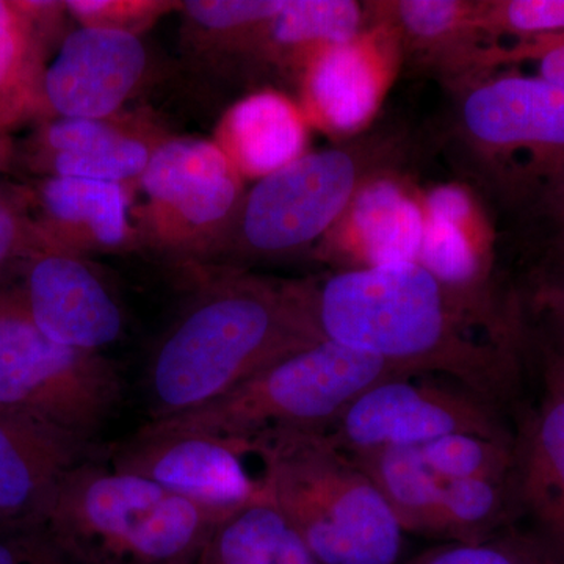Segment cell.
<instances>
[{"instance_id": "36", "label": "cell", "mask_w": 564, "mask_h": 564, "mask_svg": "<svg viewBox=\"0 0 564 564\" xmlns=\"http://www.w3.org/2000/svg\"><path fill=\"white\" fill-rule=\"evenodd\" d=\"M534 202L541 212L555 218L564 214V161L533 185Z\"/></svg>"}, {"instance_id": "38", "label": "cell", "mask_w": 564, "mask_h": 564, "mask_svg": "<svg viewBox=\"0 0 564 564\" xmlns=\"http://www.w3.org/2000/svg\"><path fill=\"white\" fill-rule=\"evenodd\" d=\"M549 303H551L552 310L558 314V317L564 323V278L554 291L549 293Z\"/></svg>"}, {"instance_id": "16", "label": "cell", "mask_w": 564, "mask_h": 564, "mask_svg": "<svg viewBox=\"0 0 564 564\" xmlns=\"http://www.w3.org/2000/svg\"><path fill=\"white\" fill-rule=\"evenodd\" d=\"M423 228L421 195L400 174L384 173L356 193L318 250L339 270L417 262Z\"/></svg>"}, {"instance_id": "18", "label": "cell", "mask_w": 564, "mask_h": 564, "mask_svg": "<svg viewBox=\"0 0 564 564\" xmlns=\"http://www.w3.org/2000/svg\"><path fill=\"white\" fill-rule=\"evenodd\" d=\"M366 6L369 24L380 22L397 33L403 58L454 84H469L485 74L489 46H481L486 39L477 25L475 0H389Z\"/></svg>"}, {"instance_id": "27", "label": "cell", "mask_w": 564, "mask_h": 564, "mask_svg": "<svg viewBox=\"0 0 564 564\" xmlns=\"http://www.w3.org/2000/svg\"><path fill=\"white\" fill-rule=\"evenodd\" d=\"M443 481L437 536L448 543H480L502 522L510 503V477Z\"/></svg>"}, {"instance_id": "30", "label": "cell", "mask_w": 564, "mask_h": 564, "mask_svg": "<svg viewBox=\"0 0 564 564\" xmlns=\"http://www.w3.org/2000/svg\"><path fill=\"white\" fill-rule=\"evenodd\" d=\"M285 0H191L184 3L188 20L206 32L229 35L250 46L262 25L276 17Z\"/></svg>"}, {"instance_id": "35", "label": "cell", "mask_w": 564, "mask_h": 564, "mask_svg": "<svg viewBox=\"0 0 564 564\" xmlns=\"http://www.w3.org/2000/svg\"><path fill=\"white\" fill-rule=\"evenodd\" d=\"M400 564H524L511 549L492 540L447 543Z\"/></svg>"}, {"instance_id": "1", "label": "cell", "mask_w": 564, "mask_h": 564, "mask_svg": "<svg viewBox=\"0 0 564 564\" xmlns=\"http://www.w3.org/2000/svg\"><path fill=\"white\" fill-rule=\"evenodd\" d=\"M306 285L323 339L403 372L448 378L489 400L502 388L503 345L491 299L454 291L417 262L337 270Z\"/></svg>"}, {"instance_id": "29", "label": "cell", "mask_w": 564, "mask_h": 564, "mask_svg": "<svg viewBox=\"0 0 564 564\" xmlns=\"http://www.w3.org/2000/svg\"><path fill=\"white\" fill-rule=\"evenodd\" d=\"M477 25L486 40L558 35L564 33V0H478Z\"/></svg>"}, {"instance_id": "12", "label": "cell", "mask_w": 564, "mask_h": 564, "mask_svg": "<svg viewBox=\"0 0 564 564\" xmlns=\"http://www.w3.org/2000/svg\"><path fill=\"white\" fill-rule=\"evenodd\" d=\"M402 62L399 36L380 22L315 52L296 76L304 117L329 135H358L377 117Z\"/></svg>"}, {"instance_id": "5", "label": "cell", "mask_w": 564, "mask_h": 564, "mask_svg": "<svg viewBox=\"0 0 564 564\" xmlns=\"http://www.w3.org/2000/svg\"><path fill=\"white\" fill-rule=\"evenodd\" d=\"M402 132L373 131L347 144L306 152L245 193L231 231L239 250L272 258L322 240L373 177L395 173L406 155Z\"/></svg>"}, {"instance_id": "3", "label": "cell", "mask_w": 564, "mask_h": 564, "mask_svg": "<svg viewBox=\"0 0 564 564\" xmlns=\"http://www.w3.org/2000/svg\"><path fill=\"white\" fill-rule=\"evenodd\" d=\"M225 519L106 455L65 475L39 524L82 564H195Z\"/></svg>"}, {"instance_id": "2", "label": "cell", "mask_w": 564, "mask_h": 564, "mask_svg": "<svg viewBox=\"0 0 564 564\" xmlns=\"http://www.w3.org/2000/svg\"><path fill=\"white\" fill-rule=\"evenodd\" d=\"M322 339L306 282L278 284L237 272L214 278L152 351L143 377L150 421L198 410Z\"/></svg>"}, {"instance_id": "13", "label": "cell", "mask_w": 564, "mask_h": 564, "mask_svg": "<svg viewBox=\"0 0 564 564\" xmlns=\"http://www.w3.org/2000/svg\"><path fill=\"white\" fill-rule=\"evenodd\" d=\"M17 281L29 314L52 343L102 352L121 339L124 311L79 254L41 247L22 263Z\"/></svg>"}, {"instance_id": "11", "label": "cell", "mask_w": 564, "mask_h": 564, "mask_svg": "<svg viewBox=\"0 0 564 564\" xmlns=\"http://www.w3.org/2000/svg\"><path fill=\"white\" fill-rule=\"evenodd\" d=\"M137 181L150 232L172 250H199L229 231L245 195L243 177L214 140L163 141Z\"/></svg>"}, {"instance_id": "14", "label": "cell", "mask_w": 564, "mask_h": 564, "mask_svg": "<svg viewBox=\"0 0 564 564\" xmlns=\"http://www.w3.org/2000/svg\"><path fill=\"white\" fill-rule=\"evenodd\" d=\"M139 35L80 28L63 39L44 66L46 113L73 120H107L128 101L147 73Z\"/></svg>"}, {"instance_id": "32", "label": "cell", "mask_w": 564, "mask_h": 564, "mask_svg": "<svg viewBox=\"0 0 564 564\" xmlns=\"http://www.w3.org/2000/svg\"><path fill=\"white\" fill-rule=\"evenodd\" d=\"M82 28L113 29L133 33L172 9V2H117V0H70L63 3Z\"/></svg>"}, {"instance_id": "4", "label": "cell", "mask_w": 564, "mask_h": 564, "mask_svg": "<svg viewBox=\"0 0 564 564\" xmlns=\"http://www.w3.org/2000/svg\"><path fill=\"white\" fill-rule=\"evenodd\" d=\"M270 499L318 564H400L406 532L355 459L317 432L262 436Z\"/></svg>"}, {"instance_id": "19", "label": "cell", "mask_w": 564, "mask_h": 564, "mask_svg": "<svg viewBox=\"0 0 564 564\" xmlns=\"http://www.w3.org/2000/svg\"><path fill=\"white\" fill-rule=\"evenodd\" d=\"M421 198L425 228L419 265L454 291L489 299L491 234L473 193L441 184Z\"/></svg>"}, {"instance_id": "31", "label": "cell", "mask_w": 564, "mask_h": 564, "mask_svg": "<svg viewBox=\"0 0 564 564\" xmlns=\"http://www.w3.org/2000/svg\"><path fill=\"white\" fill-rule=\"evenodd\" d=\"M43 247L33 231L20 185L0 180V282L11 280L22 263Z\"/></svg>"}, {"instance_id": "21", "label": "cell", "mask_w": 564, "mask_h": 564, "mask_svg": "<svg viewBox=\"0 0 564 564\" xmlns=\"http://www.w3.org/2000/svg\"><path fill=\"white\" fill-rule=\"evenodd\" d=\"M310 121L289 96L263 90L226 111L215 143L243 180H262L306 154Z\"/></svg>"}, {"instance_id": "34", "label": "cell", "mask_w": 564, "mask_h": 564, "mask_svg": "<svg viewBox=\"0 0 564 564\" xmlns=\"http://www.w3.org/2000/svg\"><path fill=\"white\" fill-rule=\"evenodd\" d=\"M533 62V76L564 88V33L522 40L514 47L494 46L489 55L491 68L507 62Z\"/></svg>"}, {"instance_id": "10", "label": "cell", "mask_w": 564, "mask_h": 564, "mask_svg": "<svg viewBox=\"0 0 564 564\" xmlns=\"http://www.w3.org/2000/svg\"><path fill=\"white\" fill-rule=\"evenodd\" d=\"M458 129L474 154L513 163L533 188L564 161V88L533 74L475 79L463 85Z\"/></svg>"}, {"instance_id": "37", "label": "cell", "mask_w": 564, "mask_h": 564, "mask_svg": "<svg viewBox=\"0 0 564 564\" xmlns=\"http://www.w3.org/2000/svg\"><path fill=\"white\" fill-rule=\"evenodd\" d=\"M552 395L564 400V355L551 370Z\"/></svg>"}, {"instance_id": "15", "label": "cell", "mask_w": 564, "mask_h": 564, "mask_svg": "<svg viewBox=\"0 0 564 564\" xmlns=\"http://www.w3.org/2000/svg\"><path fill=\"white\" fill-rule=\"evenodd\" d=\"M109 447L0 404V529L39 524L65 475Z\"/></svg>"}, {"instance_id": "17", "label": "cell", "mask_w": 564, "mask_h": 564, "mask_svg": "<svg viewBox=\"0 0 564 564\" xmlns=\"http://www.w3.org/2000/svg\"><path fill=\"white\" fill-rule=\"evenodd\" d=\"M20 191L43 247L80 256L115 250L131 237V198L124 184L43 176L20 185Z\"/></svg>"}, {"instance_id": "39", "label": "cell", "mask_w": 564, "mask_h": 564, "mask_svg": "<svg viewBox=\"0 0 564 564\" xmlns=\"http://www.w3.org/2000/svg\"><path fill=\"white\" fill-rule=\"evenodd\" d=\"M560 226V239H562V247L564 248V214L555 218Z\"/></svg>"}, {"instance_id": "6", "label": "cell", "mask_w": 564, "mask_h": 564, "mask_svg": "<svg viewBox=\"0 0 564 564\" xmlns=\"http://www.w3.org/2000/svg\"><path fill=\"white\" fill-rule=\"evenodd\" d=\"M402 375L414 373L369 352L322 339L270 364L214 402L161 421L245 437L323 433L356 397Z\"/></svg>"}, {"instance_id": "22", "label": "cell", "mask_w": 564, "mask_h": 564, "mask_svg": "<svg viewBox=\"0 0 564 564\" xmlns=\"http://www.w3.org/2000/svg\"><path fill=\"white\" fill-rule=\"evenodd\" d=\"M61 3L10 2L0 14V135L46 113L44 25Z\"/></svg>"}, {"instance_id": "20", "label": "cell", "mask_w": 564, "mask_h": 564, "mask_svg": "<svg viewBox=\"0 0 564 564\" xmlns=\"http://www.w3.org/2000/svg\"><path fill=\"white\" fill-rule=\"evenodd\" d=\"M154 148L107 120L57 118L44 122L29 144L32 172L113 184L137 181Z\"/></svg>"}, {"instance_id": "23", "label": "cell", "mask_w": 564, "mask_h": 564, "mask_svg": "<svg viewBox=\"0 0 564 564\" xmlns=\"http://www.w3.org/2000/svg\"><path fill=\"white\" fill-rule=\"evenodd\" d=\"M369 24L367 6L352 0H285L250 47L295 76L315 52L355 39Z\"/></svg>"}, {"instance_id": "25", "label": "cell", "mask_w": 564, "mask_h": 564, "mask_svg": "<svg viewBox=\"0 0 564 564\" xmlns=\"http://www.w3.org/2000/svg\"><path fill=\"white\" fill-rule=\"evenodd\" d=\"M351 458L377 486L404 532L437 536L443 481L417 448H388Z\"/></svg>"}, {"instance_id": "24", "label": "cell", "mask_w": 564, "mask_h": 564, "mask_svg": "<svg viewBox=\"0 0 564 564\" xmlns=\"http://www.w3.org/2000/svg\"><path fill=\"white\" fill-rule=\"evenodd\" d=\"M195 564H318L273 503L245 508L212 533Z\"/></svg>"}, {"instance_id": "8", "label": "cell", "mask_w": 564, "mask_h": 564, "mask_svg": "<svg viewBox=\"0 0 564 564\" xmlns=\"http://www.w3.org/2000/svg\"><path fill=\"white\" fill-rule=\"evenodd\" d=\"M107 459L225 518L252 505L272 503L263 437L150 421L128 440L110 445Z\"/></svg>"}, {"instance_id": "9", "label": "cell", "mask_w": 564, "mask_h": 564, "mask_svg": "<svg viewBox=\"0 0 564 564\" xmlns=\"http://www.w3.org/2000/svg\"><path fill=\"white\" fill-rule=\"evenodd\" d=\"M454 433L507 437L491 400L434 375H402L373 384L323 432L350 456L421 447Z\"/></svg>"}, {"instance_id": "26", "label": "cell", "mask_w": 564, "mask_h": 564, "mask_svg": "<svg viewBox=\"0 0 564 564\" xmlns=\"http://www.w3.org/2000/svg\"><path fill=\"white\" fill-rule=\"evenodd\" d=\"M521 492L549 525L564 530V400L551 395L534 419L521 462Z\"/></svg>"}, {"instance_id": "7", "label": "cell", "mask_w": 564, "mask_h": 564, "mask_svg": "<svg viewBox=\"0 0 564 564\" xmlns=\"http://www.w3.org/2000/svg\"><path fill=\"white\" fill-rule=\"evenodd\" d=\"M122 400L117 364L52 343L29 314L18 281L0 282V404L101 443Z\"/></svg>"}, {"instance_id": "28", "label": "cell", "mask_w": 564, "mask_h": 564, "mask_svg": "<svg viewBox=\"0 0 564 564\" xmlns=\"http://www.w3.org/2000/svg\"><path fill=\"white\" fill-rule=\"evenodd\" d=\"M441 480L510 477L516 458L508 437L454 433L415 447Z\"/></svg>"}, {"instance_id": "33", "label": "cell", "mask_w": 564, "mask_h": 564, "mask_svg": "<svg viewBox=\"0 0 564 564\" xmlns=\"http://www.w3.org/2000/svg\"><path fill=\"white\" fill-rule=\"evenodd\" d=\"M0 564H82L41 524L0 529Z\"/></svg>"}]
</instances>
